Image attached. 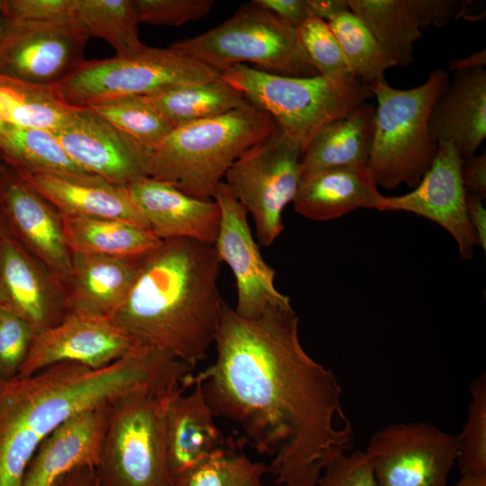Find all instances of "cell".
<instances>
[{"label":"cell","mask_w":486,"mask_h":486,"mask_svg":"<svg viewBox=\"0 0 486 486\" xmlns=\"http://www.w3.org/2000/svg\"><path fill=\"white\" fill-rule=\"evenodd\" d=\"M214 343L215 362L189 386L201 382L214 417L236 424L242 440L269 457L276 486H317L351 451L355 431L338 378L303 348L291 304L245 319L224 302Z\"/></svg>","instance_id":"cell-1"},{"label":"cell","mask_w":486,"mask_h":486,"mask_svg":"<svg viewBox=\"0 0 486 486\" xmlns=\"http://www.w3.org/2000/svg\"><path fill=\"white\" fill-rule=\"evenodd\" d=\"M186 373L174 356L138 346L99 369L66 362L0 380V486H22L37 447L71 416L132 391L169 387Z\"/></svg>","instance_id":"cell-2"},{"label":"cell","mask_w":486,"mask_h":486,"mask_svg":"<svg viewBox=\"0 0 486 486\" xmlns=\"http://www.w3.org/2000/svg\"><path fill=\"white\" fill-rule=\"evenodd\" d=\"M220 264L213 245L162 240L145 255L112 321L139 346L194 367L214 343L225 302L218 288Z\"/></svg>","instance_id":"cell-3"},{"label":"cell","mask_w":486,"mask_h":486,"mask_svg":"<svg viewBox=\"0 0 486 486\" xmlns=\"http://www.w3.org/2000/svg\"><path fill=\"white\" fill-rule=\"evenodd\" d=\"M251 104L224 114L174 128L149 147L148 177L199 199H213L227 170L248 148L277 129Z\"/></svg>","instance_id":"cell-4"},{"label":"cell","mask_w":486,"mask_h":486,"mask_svg":"<svg viewBox=\"0 0 486 486\" xmlns=\"http://www.w3.org/2000/svg\"><path fill=\"white\" fill-rule=\"evenodd\" d=\"M220 76L249 104L267 112L302 152L326 125L373 95L370 86L351 75L290 76L239 64Z\"/></svg>","instance_id":"cell-5"},{"label":"cell","mask_w":486,"mask_h":486,"mask_svg":"<svg viewBox=\"0 0 486 486\" xmlns=\"http://www.w3.org/2000/svg\"><path fill=\"white\" fill-rule=\"evenodd\" d=\"M448 80L445 70L436 69L424 83L409 89L394 88L386 80L370 86L377 106L367 166L377 185L415 188L430 168L437 141L429 131V115Z\"/></svg>","instance_id":"cell-6"},{"label":"cell","mask_w":486,"mask_h":486,"mask_svg":"<svg viewBox=\"0 0 486 486\" xmlns=\"http://www.w3.org/2000/svg\"><path fill=\"white\" fill-rule=\"evenodd\" d=\"M184 384L140 389L108 402L96 475L102 486H172L166 444V414Z\"/></svg>","instance_id":"cell-7"},{"label":"cell","mask_w":486,"mask_h":486,"mask_svg":"<svg viewBox=\"0 0 486 486\" xmlns=\"http://www.w3.org/2000/svg\"><path fill=\"white\" fill-rule=\"evenodd\" d=\"M171 46L219 73L250 62L283 76L319 75L296 30L252 1L217 27Z\"/></svg>","instance_id":"cell-8"},{"label":"cell","mask_w":486,"mask_h":486,"mask_svg":"<svg viewBox=\"0 0 486 486\" xmlns=\"http://www.w3.org/2000/svg\"><path fill=\"white\" fill-rule=\"evenodd\" d=\"M220 73L174 49L146 46L130 57L84 60L55 88L74 107L128 96H146L210 82Z\"/></svg>","instance_id":"cell-9"},{"label":"cell","mask_w":486,"mask_h":486,"mask_svg":"<svg viewBox=\"0 0 486 486\" xmlns=\"http://www.w3.org/2000/svg\"><path fill=\"white\" fill-rule=\"evenodd\" d=\"M302 148L280 128L243 152L225 183L252 217L258 244L271 246L284 229L282 214L293 201Z\"/></svg>","instance_id":"cell-10"},{"label":"cell","mask_w":486,"mask_h":486,"mask_svg":"<svg viewBox=\"0 0 486 486\" xmlns=\"http://www.w3.org/2000/svg\"><path fill=\"white\" fill-rule=\"evenodd\" d=\"M364 453L378 486H448L458 436L428 422L394 423L374 432Z\"/></svg>","instance_id":"cell-11"},{"label":"cell","mask_w":486,"mask_h":486,"mask_svg":"<svg viewBox=\"0 0 486 486\" xmlns=\"http://www.w3.org/2000/svg\"><path fill=\"white\" fill-rule=\"evenodd\" d=\"M5 23L0 40L1 77L55 86L85 60L90 36L74 17Z\"/></svg>","instance_id":"cell-12"},{"label":"cell","mask_w":486,"mask_h":486,"mask_svg":"<svg viewBox=\"0 0 486 486\" xmlns=\"http://www.w3.org/2000/svg\"><path fill=\"white\" fill-rule=\"evenodd\" d=\"M213 199L220 211V223L214 243L220 262L230 268L236 282L237 314L245 319L259 317L268 307L289 305L290 298L274 285V270L264 260L251 233L248 212L224 181Z\"/></svg>","instance_id":"cell-13"},{"label":"cell","mask_w":486,"mask_h":486,"mask_svg":"<svg viewBox=\"0 0 486 486\" xmlns=\"http://www.w3.org/2000/svg\"><path fill=\"white\" fill-rule=\"evenodd\" d=\"M138 346L111 319L72 310L60 323L35 333L17 377L66 362L103 368Z\"/></svg>","instance_id":"cell-14"},{"label":"cell","mask_w":486,"mask_h":486,"mask_svg":"<svg viewBox=\"0 0 486 486\" xmlns=\"http://www.w3.org/2000/svg\"><path fill=\"white\" fill-rule=\"evenodd\" d=\"M82 169L125 187L148 176L149 146L116 129L87 107H77L52 131Z\"/></svg>","instance_id":"cell-15"},{"label":"cell","mask_w":486,"mask_h":486,"mask_svg":"<svg viewBox=\"0 0 486 486\" xmlns=\"http://www.w3.org/2000/svg\"><path fill=\"white\" fill-rule=\"evenodd\" d=\"M462 160L451 142H437L435 159L418 184L402 195H383L378 211L408 212L436 222L454 238L461 257L468 260L477 241L466 212Z\"/></svg>","instance_id":"cell-16"},{"label":"cell","mask_w":486,"mask_h":486,"mask_svg":"<svg viewBox=\"0 0 486 486\" xmlns=\"http://www.w3.org/2000/svg\"><path fill=\"white\" fill-rule=\"evenodd\" d=\"M54 208L9 166L0 164V211L9 233L57 280L68 282L71 252L65 241L60 213Z\"/></svg>","instance_id":"cell-17"},{"label":"cell","mask_w":486,"mask_h":486,"mask_svg":"<svg viewBox=\"0 0 486 486\" xmlns=\"http://www.w3.org/2000/svg\"><path fill=\"white\" fill-rule=\"evenodd\" d=\"M124 188L159 239L190 238L214 245L220 223V207L214 199L190 196L151 177L140 178Z\"/></svg>","instance_id":"cell-18"},{"label":"cell","mask_w":486,"mask_h":486,"mask_svg":"<svg viewBox=\"0 0 486 486\" xmlns=\"http://www.w3.org/2000/svg\"><path fill=\"white\" fill-rule=\"evenodd\" d=\"M0 298L4 307L26 320L35 333L60 323L69 313L67 296L31 253L10 233L0 243Z\"/></svg>","instance_id":"cell-19"},{"label":"cell","mask_w":486,"mask_h":486,"mask_svg":"<svg viewBox=\"0 0 486 486\" xmlns=\"http://www.w3.org/2000/svg\"><path fill=\"white\" fill-rule=\"evenodd\" d=\"M108 402L71 416L37 447L24 473L22 486H54L79 467L95 468L100 460Z\"/></svg>","instance_id":"cell-20"},{"label":"cell","mask_w":486,"mask_h":486,"mask_svg":"<svg viewBox=\"0 0 486 486\" xmlns=\"http://www.w3.org/2000/svg\"><path fill=\"white\" fill-rule=\"evenodd\" d=\"M178 392L170 400L165 422L166 464L171 482L188 474L226 445L214 421L202 383Z\"/></svg>","instance_id":"cell-21"},{"label":"cell","mask_w":486,"mask_h":486,"mask_svg":"<svg viewBox=\"0 0 486 486\" xmlns=\"http://www.w3.org/2000/svg\"><path fill=\"white\" fill-rule=\"evenodd\" d=\"M12 170L61 214L117 220L149 230L124 187L109 184L98 176L80 179Z\"/></svg>","instance_id":"cell-22"},{"label":"cell","mask_w":486,"mask_h":486,"mask_svg":"<svg viewBox=\"0 0 486 486\" xmlns=\"http://www.w3.org/2000/svg\"><path fill=\"white\" fill-rule=\"evenodd\" d=\"M382 199L368 166H342L302 173L292 202L302 216L325 221L356 209L378 210Z\"/></svg>","instance_id":"cell-23"},{"label":"cell","mask_w":486,"mask_h":486,"mask_svg":"<svg viewBox=\"0 0 486 486\" xmlns=\"http://www.w3.org/2000/svg\"><path fill=\"white\" fill-rule=\"evenodd\" d=\"M428 128L437 142H451L462 158L476 153L486 137L484 68L454 73L432 107Z\"/></svg>","instance_id":"cell-24"},{"label":"cell","mask_w":486,"mask_h":486,"mask_svg":"<svg viewBox=\"0 0 486 486\" xmlns=\"http://www.w3.org/2000/svg\"><path fill=\"white\" fill-rule=\"evenodd\" d=\"M145 255L112 256L71 252V286L67 295L69 312L86 311L111 319L128 296Z\"/></svg>","instance_id":"cell-25"},{"label":"cell","mask_w":486,"mask_h":486,"mask_svg":"<svg viewBox=\"0 0 486 486\" xmlns=\"http://www.w3.org/2000/svg\"><path fill=\"white\" fill-rule=\"evenodd\" d=\"M375 107L363 103L326 125L301 157V172L342 166H367L371 156Z\"/></svg>","instance_id":"cell-26"},{"label":"cell","mask_w":486,"mask_h":486,"mask_svg":"<svg viewBox=\"0 0 486 486\" xmlns=\"http://www.w3.org/2000/svg\"><path fill=\"white\" fill-rule=\"evenodd\" d=\"M66 244L74 253L112 256L145 255L162 240L149 230L111 219L61 214Z\"/></svg>","instance_id":"cell-27"},{"label":"cell","mask_w":486,"mask_h":486,"mask_svg":"<svg viewBox=\"0 0 486 486\" xmlns=\"http://www.w3.org/2000/svg\"><path fill=\"white\" fill-rule=\"evenodd\" d=\"M141 97L173 129L216 117L248 104L242 94L220 76L210 82L177 86Z\"/></svg>","instance_id":"cell-28"},{"label":"cell","mask_w":486,"mask_h":486,"mask_svg":"<svg viewBox=\"0 0 486 486\" xmlns=\"http://www.w3.org/2000/svg\"><path fill=\"white\" fill-rule=\"evenodd\" d=\"M347 4L396 66L405 68L413 61L414 44L422 32L409 0H347Z\"/></svg>","instance_id":"cell-29"},{"label":"cell","mask_w":486,"mask_h":486,"mask_svg":"<svg viewBox=\"0 0 486 486\" xmlns=\"http://www.w3.org/2000/svg\"><path fill=\"white\" fill-rule=\"evenodd\" d=\"M2 163L14 170L72 178L96 176L77 166L51 131L6 128L1 142Z\"/></svg>","instance_id":"cell-30"},{"label":"cell","mask_w":486,"mask_h":486,"mask_svg":"<svg viewBox=\"0 0 486 486\" xmlns=\"http://www.w3.org/2000/svg\"><path fill=\"white\" fill-rule=\"evenodd\" d=\"M76 108L59 96L55 86H37L0 76V119L9 126L52 132Z\"/></svg>","instance_id":"cell-31"},{"label":"cell","mask_w":486,"mask_h":486,"mask_svg":"<svg viewBox=\"0 0 486 486\" xmlns=\"http://www.w3.org/2000/svg\"><path fill=\"white\" fill-rule=\"evenodd\" d=\"M73 17L89 36L106 40L117 57H130L145 49L139 37L131 0H75Z\"/></svg>","instance_id":"cell-32"},{"label":"cell","mask_w":486,"mask_h":486,"mask_svg":"<svg viewBox=\"0 0 486 486\" xmlns=\"http://www.w3.org/2000/svg\"><path fill=\"white\" fill-rule=\"evenodd\" d=\"M328 23L340 45L348 72L368 86L384 81L385 71L396 63L360 19L347 11Z\"/></svg>","instance_id":"cell-33"},{"label":"cell","mask_w":486,"mask_h":486,"mask_svg":"<svg viewBox=\"0 0 486 486\" xmlns=\"http://www.w3.org/2000/svg\"><path fill=\"white\" fill-rule=\"evenodd\" d=\"M267 465L225 445L173 486H266L263 482Z\"/></svg>","instance_id":"cell-34"},{"label":"cell","mask_w":486,"mask_h":486,"mask_svg":"<svg viewBox=\"0 0 486 486\" xmlns=\"http://www.w3.org/2000/svg\"><path fill=\"white\" fill-rule=\"evenodd\" d=\"M119 130L149 147L162 140L173 127L141 96H128L86 106Z\"/></svg>","instance_id":"cell-35"},{"label":"cell","mask_w":486,"mask_h":486,"mask_svg":"<svg viewBox=\"0 0 486 486\" xmlns=\"http://www.w3.org/2000/svg\"><path fill=\"white\" fill-rule=\"evenodd\" d=\"M471 402L466 423L458 435L457 466L461 474L486 472V374L470 386Z\"/></svg>","instance_id":"cell-36"},{"label":"cell","mask_w":486,"mask_h":486,"mask_svg":"<svg viewBox=\"0 0 486 486\" xmlns=\"http://www.w3.org/2000/svg\"><path fill=\"white\" fill-rule=\"evenodd\" d=\"M295 30L305 55L319 75H351L346 66L340 45L328 22L310 16Z\"/></svg>","instance_id":"cell-37"},{"label":"cell","mask_w":486,"mask_h":486,"mask_svg":"<svg viewBox=\"0 0 486 486\" xmlns=\"http://www.w3.org/2000/svg\"><path fill=\"white\" fill-rule=\"evenodd\" d=\"M35 331L22 318L2 305L0 309V380L18 376Z\"/></svg>","instance_id":"cell-38"},{"label":"cell","mask_w":486,"mask_h":486,"mask_svg":"<svg viewBox=\"0 0 486 486\" xmlns=\"http://www.w3.org/2000/svg\"><path fill=\"white\" fill-rule=\"evenodd\" d=\"M138 22L182 26L205 17L213 0H131Z\"/></svg>","instance_id":"cell-39"},{"label":"cell","mask_w":486,"mask_h":486,"mask_svg":"<svg viewBox=\"0 0 486 486\" xmlns=\"http://www.w3.org/2000/svg\"><path fill=\"white\" fill-rule=\"evenodd\" d=\"M317 486H378L366 454L355 451L339 455L320 475Z\"/></svg>","instance_id":"cell-40"},{"label":"cell","mask_w":486,"mask_h":486,"mask_svg":"<svg viewBox=\"0 0 486 486\" xmlns=\"http://www.w3.org/2000/svg\"><path fill=\"white\" fill-rule=\"evenodd\" d=\"M75 0H0L5 22H32L73 17Z\"/></svg>","instance_id":"cell-41"},{"label":"cell","mask_w":486,"mask_h":486,"mask_svg":"<svg viewBox=\"0 0 486 486\" xmlns=\"http://www.w3.org/2000/svg\"><path fill=\"white\" fill-rule=\"evenodd\" d=\"M409 2L421 30L431 26H444L464 6L461 1L455 0H409Z\"/></svg>","instance_id":"cell-42"},{"label":"cell","mask_w":486,"mask_h":486,"mask_svg":"<svg viewBox=\"0 0 486 486\" xmlns=\"http://www.w3.org/2000/svg\"><path fill=\"white\" fill-rule=\"evenodd\" d=\"M252 2L294 29L311 16L307 0H253Z\"/></svg>","instance_id":"cell-43"},{"label":"cell","mask_w":486,"mask_h":486,"mask_svg":"<svg viewBox=\"0 0 486 486\" xmlns=\"http://www.w3.org/2000/svg\"><path fill=\"white\" fill-rule=\"evenodd\" d=\"M461 178L467 194L482 198L486 195V155H472L463 158Z\"/></svg>","instance_id":"cell-44"},{"label":"cell","mask_w":486,"mask_h":486,"mask_svg":"<svg viewBox=\"0 0 486 486\" xmlns=\"http://www.w3.org/2000/svg\"><path fill=\"white\" fill-rule=\"evenodd\" d=\"M480 196L466 193V212L477 245L486 250V210Z\"/></svg>","instance_id":"cell-45"},{"label":"cell","mask_w":486,"mask_h":486,"mask_svg":"<svg viewBox=\"0 0 486 486\" xmlns=\"http://www.w3.org/2000/svg\"><path fill=\"white\" fill-rule=\"evenodd\" d=\"M307 3L310 15L326 22L350 11L347 0H307Z\"/></svg>","instance_id":"cell-46"},{"label":"cell","mask_w":486,"mask_h":486,"mask_svg":"<svg viewBox=\"0 0 486 486\" xmlns=\"http://www.w3.org/2000/svg\"><path fill=\"white\" fill-rule=\"evenodd\" d=\"M54 486H102L96 475L95 468L84 466L66 473Z\"/></svg>","instance_id":"cell-47"},{"label":"cell","mask_w":486,"mask_h":486,"mask_svg":"<svg viewBox=\"0 0 486 486\" xmlns=\"http://www.w3.org/2000/svg\"><path fill=\"white\" fill-rule=\"evenodd\" d=\"M486 65V50H481L463 58H454L448 64L450 71L461 72L476 68H484Z\"/></svg>","instance_id":"cell-48"},{"label":"cell","mask_w":486,"mask_h":486,"mask_svg":"<svg viewBox=\"0 0 486 486\" xmlns=\"http://www.w3.org/2000/svg\"><path fill=\"white\" fill-rule=\"evenodd\" d=\"M454 486H486V472L461 474Z\"/></svg>","instance_id":"cell-49"},{"label":"cell","mask_w":486,"mask_h":486,"mask_svg":"<svg viewBox=\"0 0 486 486\" xmlns=\"http://www.w3.org/2000/svg\"><path fill=\"white\" fill-rule=\"evenodd\" d=\"M7 233H9V230L7 229V226L5 224L4 217H3L2 213H1V211H0V243H1V240L4 238V236L5 234H7Z\"/></svg>","instance_id":"cell-50"},{"label":"cell","mask_w":486,"mask_h":486,"mask_svg":"<svg viewBox=\"0 0 486 486\" xmlns=\"http://www.w3.org/2000/svg\"><path fill=\"white\" fill-rule=\"evenodd\" d=\"M5 128H6V124L0 119V164H2L1 142H2V139L4 133Z\"/></svg>","instance_id":"cell-51"},{"label":"cell","mask_w":486,"mask_h":486,"mask_svg":"<svg viewBox=\"0 0 486 486\" xmlns=\"http://www.w3.org/2000/svg\"><path fill=\"white\" fill-rule=\"evenodd\" d=\"M5 25H6V23H5L4 20L1 16L0 17V40L3 37V34L4 32Z\"/></svg>","instance_id":"cell-52"},{"label":"cell","mask_w":486,"mask_h":486,"mask_svg":"<svg viewBox=\"0 0 486 486\" xmlns=\"http://www.w3.org/2000/svg\"><path fill=\"white\" fill-rule=\"evenodd\" d=\"M2 305H3V304H2V302H1V298H0V309H1Z\"/></svg>","instance_id":"cell-53"},{"label":"cell","mask_w":486,"mask_h":486,"mask_svg":"<svg viewBox=\"0 0 486 486\" xmlns=\"http://www.w3.org/2000/svg\"><path fill=\"white\" fill-rule=\"evenodd\" d=\"M173 486V485H172Z\"/></svg>","instance_id":"cell-54"}]
</instances>
